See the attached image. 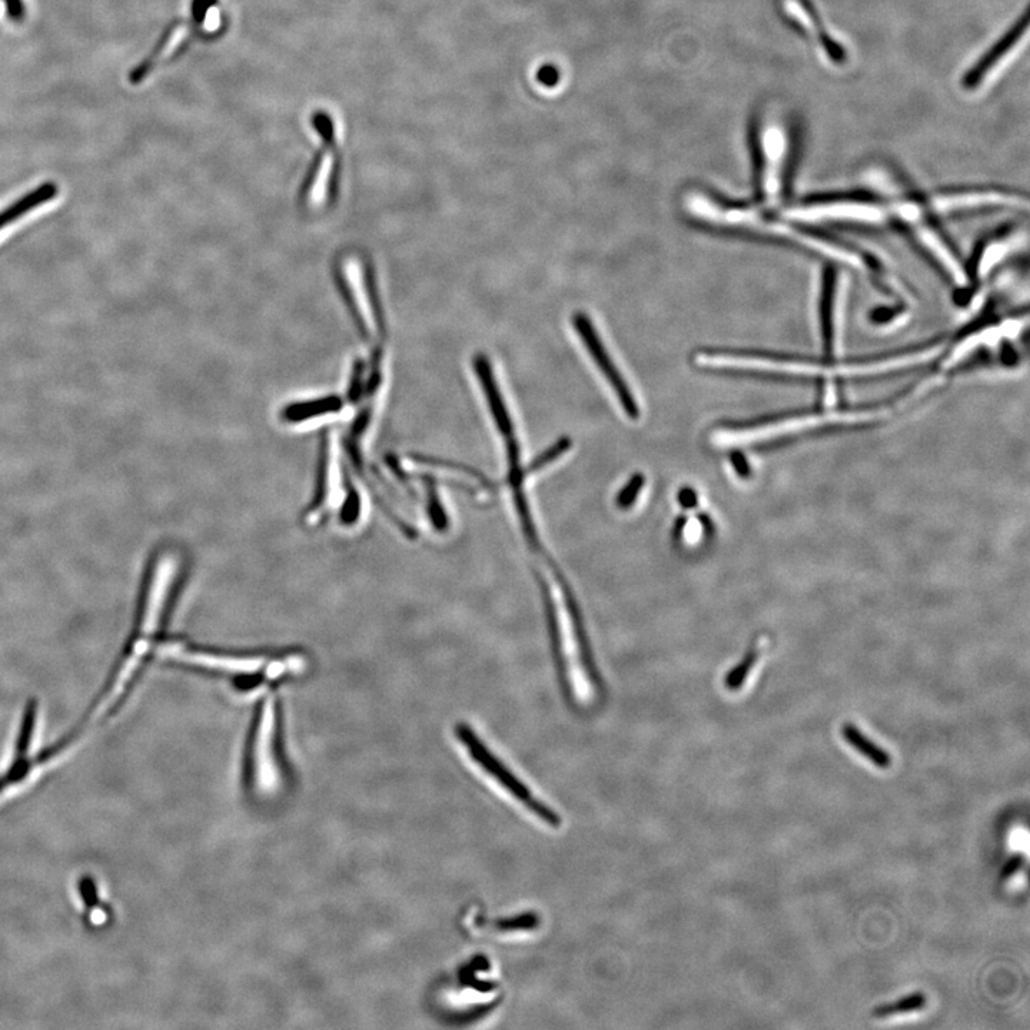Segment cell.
Wrapping results in <instances>:
<instances>
[{
    "mask_svg": "<svg viewBox=\"0 0 1030 1030\" xmlns=\"http://www.w3.org/2000/svg\"><path fill=\"white\" fill-rule=\"evenodd\" d=\"M1018 244V234H1005L989 239L976 255L975 265L969 275L975 279H985L1002 259L1008 257L1010 252L1018 247Z\"/></svg>",
    "mask_w": 1030,
    "mask_h": 1030,
    "instance_id": "cell-19",
    "label": "cell"
},
{
    "mask_svg": "<svg viewBox=\"0 0 1030 1030\" xmlns=\"http://www.w3.org/2000/svg\"><path fill=\"white\" fill-rule=\"evenodd\" d=\"M277 704L272 699L259 706L248 753V782L259 794L274 793L281 782L278 753Z\"/></svg>",
    "mask_w": 1030,
    "mask_h": 1030,
    "instance_id": "cell-9",
    "label": "cell"
},
{
    "mask_svg": "<svg viewBox=\"0 0 1030 1030\" xmlns=\"http://www.w3.org/2000/svg\"><path fill=\"white\" fill-rule=\"evenodd\" d=\"M694 212L701 222L710 227L734 229V231L753 232L787 242L793 247L806 249L812 254L826 258L855 271L863 272L880 282L882 287L897 297L909 299V292L900 284L892 272L883 267L882 262L872 255H867L852 245L843 244L835 238L817 234L803 228L800 222L784 217H773L769 212L757 206L739 204L723 196L707 192L703 194L700 204L694 206Z\"/></svg>",
    "mask_w": 1030,
    "mask_h": 1030,
    "instance_id": "cell-2",
    "label": "cell"
},
{
    "mask_svg": "<svg viewBox=\"0 0 1030 1030\" xmlns=\"http://www.w3.org/2000/svg\"><path fill=\"white\" fill-rule=\"evenodd\" d=\"M156 653L164 660L182 666L196 667L219 673L234 674L237 677L265 676L267 679H278L284 674L297 671L304 666V660L299 656L272 657L265 656H242V654L224 653L202 649V647L191 646L185 641L165 640L159 641Z\"/></svg>",
    "mask_w": 1030,
    "mask_h": 1030,
    "instance_id": "cell-6",
    "label": "cell"
},
{
    "mask_svg": "<svg viewBox=\"0 0 1030 1030\" xmlns=\"http://www.w3.org/2000/svg\"><path fill=\"white\" fill-rule=\"evenodd\" d=\"M36 721H38V703L31 701L26 706L25 714L22 717L18 742H16L15 760H13L8 772L0 776V793L6 787L25 780V777L31 772L33 763L29 762L28 752L31 749L33 736H35Z\"/></svg>",
    "mask_w": 1030,
    "mask_h": 1030,
    "instance_id": "cell-17",
    "label": "cell"
},
{
    "mask_svg": "<svg viewBox=\"0 0 1030 1030\" xmlns=\"http://www.w3.org/2000/svg\"><path fill=\"white\" fill-rule=\"evenodd\" d=\"M8 15L13 21H22L25 18V5L22 0H5Z\"/></svg>",
    "mask_w": 1030,
    "mask_h": 1030,
    "instance_id": "cell-32",
    "label": "cell"
},
{
    "mask_svg": "<svg viewBox=\"0 0 1030 1030\" xmlns=\"http://www.w3.org/2000/svg\"><path fill=\"white\" fill-rule=\"evenodd\" d=\"M1028 13L1013 25L1005 36L965 76L963 86L970 92L982 91L995 81L1010 62L1018 55L1019 49L1028 41Z\"/></svg>",
    "mask_w": 1030,
    "mask_h": 1030,
    "instance_id": "cell-12",
    "label": "cell"
},
{
    "mask_svg": "<svg viewBox=\"0 0 1030 1030\" xmlns=\"http://www.w3.org/2000/svg\"><path fill=\"white\" fill-rule=\"evenodd\" d=\"M643 485V475H634V477L631 478L630 483L627 484L626 487L623 488V491H621V494L618 495V507L623 508V510H627V508H630L631 505H633L634 501H636L637 495H639V491L641 490V488H643Z\"/></svg>",
    "mask_w": 1030,
    "mask_h": 1030,
    "instance_id": "cell-26",
    "label": "cell"
},
{
    "mask_svg": "<svg viewBox=\"0 0 1030 1030\" xmlns=\"http://www.w3.org/2000/svg\"><path fill=\"white\" fill-rule=\"evenodd\" d=\"M845 288L842 275L833 269L823 277L820 298V335L827 358H839L842 347V327L845 318Z\"/></svg>",
    "mask_w": 1030,
    "mask_h": 1030,
    "instance_id": "cell-13",
    "label": "cell"
},
{
    "mask_svg": "<svg viewBox=\"0 0 1030 1030\" xmlns=\"http://www.w3.org/2000/svg\"><path fill=\"white\" fill-rule=\"evenodd\" d=\"M1025 859L1026 857L1023 853H1015V855L1010 856L1008 862H1006L1005 865H1003L1002 870H1000V880H1002V882H1008L1009 879H1012V877L1022 869L1023 865H1025Z\"/></svg>",
    "mask_w": 1030,
    "mask_h": 1030,
    "instance_id": "cell-27",
    "label": "cell"
},
{
    "mask_svg": "<svg viewBox=\"0 0 1030 1030\" xmlns=\"http://www.w3.org/2000/svg\"><path fill=\"white\" fill-rule=\"evenodd\" d=\"M455 733H457L458 739L464 744L471 759L474 760L478 766L483 767V770L493 776L501 786H504L514 797H517L524 806L528 807L537 817L544 820L550 826H560L561 817L558 816L553 809L541 803V800L531 794L530 789L524 786L517 777L514 776L507 767L504 766L497 757L494 756L490 750L485 747V744L478 739L477 734L467 724L461 723L455 727Z\"/></svg>",
    "mask_w": 1030,
    "mask_h": 1030,
    "instance_id": "cell-10",
    "label": "cell"
},
{
    "mask_svg": "<svg viewBox=\"0 0 1030 1030\" xmlns=\"http://www.w3.org/2000/svg\"><path fill=\"white\" fill-rule=\"evenodd\" d=\"M570 447V438H561V440L558 441L557 444H554L553 447L548 448L546 453L541 454L540 457H538L537 460L530 465V473H536V471L541 470V468L547 467L548 464L554 463V461H556L558 457H561V455L566 454L567 451L570 450Z\"/></svg>",
    "mask_w": 1030,
    "mask_h": 1030,
    "instance_id": "cell-24",
    "label": "cell"
},
{
    "mask_svg": "<svg viewBox=\"0 0 1030 1030\" xmlns=\"http://www.w3.org/2000/svg\"><path fill=\"white\" fill-rule=\"evenodd\" d=\"M338 444L335 438H331L325 448L324 463H322L320 490L314 504L305 514V521L308 526H315L321 523L332 511L338 510L344 503L345 490L342 484V473L340 460H338Z\"/></svg>",
    "mask_w": 1030,
    "mask_h": 1030,
    "instance_id": "cell-15",
    "label": "cell"
},
{
    "mask_svg": "<svg viewBox=\"0 0 1030 1030\" xmlns=\"http://www.w3.org/2000/svg\"><path fill=\"white\" fill-rule=\"evenodd\" d=\"M948 341L927 342L919 347L866 360H840V358L794 357V355L766 354L757 351L700 350L694 354V364L701 368L717 371L747 372V374L772 375V377L796 378V380H857V378L879 377L927 364L945 354Z\"/></svg>",
    "mask_w": 1030,
    "mask_h": 1030,
    "instance_id": "cell-1",
    "label": "cell"
},
{
    "mask_svg": "<svg viewBox=\"0 0 1030 1030\" xmlns=\"http://www.w3.org/2000/svg\"><path fill=\"white\" fill-rule=\"evenodd\" d=\"M178 573V558L174 554H159L146 571L144 590L139 603L134 631L131 639L125 644L124 654L114 667L111 677L105 683L98 699L93 701L91 709L79 721V727L86 730L106 706V717L115 716L128 700L129 693L134 690L139 673L145 666L146 657L152 650L156 651V637L164 624L169 594Z\"/></svg>",
    "mask_w": 1030,
    "mask_h": 1030,
    "instance_id": "cell-3",
    "label": "cell"
},
{
    "mask_svg": "<svg viewBox=\"0 0 1030 1030\" xmlns=\"http://www.w3.org/2000/svg\"><path fill=\"white\" fill-rule=\"evenodd\" d=\"M929 208L938 214L976 211H1028V198L1002 188L946 189L930 196Z\"/></svg>",
    "mask_w": 1030,
    "mask_h": 1030,
    "instance_id": "cell-11",
    "label": "cell"
},
{
    "mask_svg": "<svg viewBox=\"0 0 1030 1030\" xmlns=\"http://www.w3.org/2000/svg\"><path fill=\"white\" fill-rule=\"evenodd\" d=\"M783 9L784 13L792 18L794 25L816 43L817 49L826 56L827 62L833 63V65L845 62V51H843L842 45L830 36L826 28H823L816 13L812 12V8L804 0H784Z\"/></svg>",
    "mask_w": 1030,
    "mask_h": 1030,
    "instance_id": "cell-16",
    "label": "cell"
},
{
    "mask_svg": "<svg viewBox=\"0 0 1030 1030\" xmlns=\"http://www.w3.org/2000/svg\"><path fill=\"white\" fill-rule=\"evenodd\" d=\"M784 217L800 224L845 222V224L886 225L892 221L885 202L863 195L820 196L807 199L784 211Z\"/></svg>",
    "mask_w": 1030,
    "mask_h": 1030,
    "instance_id": "cell-8",
    "label": "cell"
},
{
    "mask_svg": "<svg viewBox=\"0 0 1030 1030\" xmlns=\"http://www.w3.org/2000/svg\"><path fill=\"white\" fill-rule=\"evenodd\" d=\"M842 737L850 747H853L857 753L862 754L863 757H866L876 767H879V769H889L890 764H892L890 754L883 747L877 746L869 737H866L862 730L857 729L855 724H843Z\"/></svg>",
    "mask_w": 1030,
    "mask_h": 1030,
    "instance_id": "cell-20",
    "label": "cell"
},
{
    "mask_svg": "<svg viewBox=\"0 0 1030 1030\" xmlns=\"http://www.w3.org/2000/svg\"><path fill=\"white\" fill-rule=\"evenodd\" d=\"M730 463H732L734 470H736L739 477L749 478L750 475H752V468H750L746 457H744V454L740 453V451H733V453L730 454Z\"/></svg>",
    "mask_w": 1030,
    "mask_h": 1030,
    "instance_id": "cell-29",
    "label": "cell"
},
{
    "mask_svg": "<svg viewBox=\"0 0 1030 1030\" xmlns=\"http://www.w3.org/2000/svg\"><path fill=\"white\" fill-rule=\"evenodd\" d=\"M890 410L892 407L887 404L843 408L824 405L820 410L789 412L747 423L724 425L723 431L734 437H752L754 434H760L762 440L757 445H769L782 443L802 434L875 423L889 414Z\"/></svg>",
    "mask_w": 1030,
    "mask_h": 1030,
    "instance_id": "cell-5",
    "label": "cell"
},
{
    "mask_svg": "<svg viewBox=\"0 0 1030 1030\" xmlns=\"http://www.w3.org/2000/svg\"><path fill=\"white\" fill-rule=\"evenodd\" d=\"M475 372H477L478 380L483 384L485 398H487L488 405H490L491 414H493L495 423H497L498 430L503 434L505 440H511L514 437L513 423H511L510 414H508L507 407L501 395L500 388H498L497 381L494 378V372L491 370L490 361L483 354H478L474 360Z\"/></svg>",
    "mask_w": 1030,
    "mask_h": 1030,
    "instance_id": "cell-18",
    "label": "cell"
},
{
    "mask_svg": "<svg viewBox=\"0 0 1030 1030\" xmlns=\"http://www.w3.org/2000/svg\"><path fill=\"white\" fill-rule=\"evenodd\" d=\"M573 321L577 334L580 335L581 341L586 345L591 358L596 361L598 368H600L606 380L610 382L611 388L616 392L621 407L624 408V411H626L630 418L637 420L640 417V410L637 407L636 400H634L633 394H631L629 387H627L626 381L623 380V375L620 374L614 362L611 361L610 355H608L603 342L598 337L597 331L594 330L590 318L586 314L578 312V314L574 315Z\"/></svg>",
    "mask_w": 1030,
    "mask_h": 1030,
    "instance_id": "cell-14",
    "label": "cell"
},
{
    "mask_svg": "<svg viewBox=\"0 0 1030 1030\" xmlns=\"http://www.w3.org/2000/svg\"><path fill=\"white\" fill-rule=\"evenodd\" d=\"M540 923V917L534 915V913H526L513 919L501 920L497 923L498 930H504V932H514V930H528L534 929Z\"/></svg>",
    "mask_w": 1030,
    "mask_h": 1030,
    "instance_id": "cell-25",
    "label": "cell"
},
{
    "mask_svg": "<svg viewBox=\"0 0 1030 1030\" xmlns=\"http://www.w3.org/2000/svg\"><path fill=\"white\" fill-rule=\"evenodd\" d=\"M927 1003L926 995L923 992L910 993L905 998H900L896 1002L885 1003V1005L876 1006L873 1009L872 1015L877 1019L889 1018V1016L905 1015V1013L917 1012L925 1008Z\"/></svg>",
    "mask_w": 1030,
    "mask_h": 1030,
    "instance_id": "cell-21",
    "label": "cell"
},
{
    "mask_svg": "<svg viewBox=\"0 0 1030 1030\" xmlns=\"http://www.w3.org/2000/svg\"><path fill=\"white\" fill-rule=\"evenodd\" d=\"M754 186L763 204L773 208L780 204L790 166L789 136L780 126H767L763 132L759 122L752 125L750 134Z\"/></svg>",
    "mask_w": 1030,
    "mask_h": 1030,
    "instance_id": "cell-7",
    "label": "cell"
},
{
    "mask_svg": "<svg viewBox=\"0 0 1030 1030\" xmlns=\"http://www.w3.org/2000/svg\"><path fill=\"white\" fill-rule=\"evenodd\" d=\"M757 659H759V650H749V653L743 657V660L727 674L726 681H724L727 689L730 691L739 690L743 686L744 681L747 680V677H749L750 671H752Z\"/></svg>",
    "mask_w": 1030,
    "mask_h": 1030,
    "instance_id": "cell-22",
    "label": "cell"
},
{
    "mask_svg": "<svg viewBox=\"0 0 1030 1030\" xmlns=\"http://www.w3.org/2000/svg\"><path fill=\"white\" fill-rule=\"evenodd\" d=\"M538 82L543 83L546 86H556L558 79H560V72L557 71L556 66L544 65L537 73Z\"/></svg>",
    "mask_w": 1030,
    "mask_h": 1030,
    "instance_id": "cell-30",
    "label": "cell"
},
{
    "mask_svg": "<svg viewBox=\"0 0 1030 1030\" xmlns=\"http://www.w3.org/2000/svg\"><path fill=\"white\" fill-rule=\"evenodd\" d=\"M869 179L885 192V204L892 221L895 219L909 232L910 237L915 239L949 281L960 289L968 288L972 282L968 268L930 217L929 206L900 184L895 176L887 174L885 169L872 171Z\"/></svg>",
    "mask_w": 1030,
    "mask_h": 1030,
    "instance_id": "cell-4",
    "label": "cell"
},
{
    "mask_svg": "<svg viewBox=\"0 0 1030 1030\" xmlns=\"http://www.w3.org/2000/svg\"><path fill=\"white\" fill-rule=\"evenodd\" d=\"M679 501L681 507L691 510V508L697 507V504H699V497H697L696 491H694L693 488L686 487L681 488Z\"/></svg>",
    "mask_w": 1030,
    "mask_h": 1030,
    "instance_id": "cell-31",
    "label": "cell"
},
{
    "mask_svg": "<svg viewBox=\"0 0 1030 1030\" xmlns=\"http://www.w3.org/2000/svg\"><path fill=\"white\" fill-rule=\"evenodd\" d=\"M341 507L344 508L341 515L342 523L352 526L361 518L364 501H362L361 495L357 490H351L345 495V500Z\"/></svg>",
    "mask_w": 1030,
    "mask_h": 1030,
    "instance_id": "cell-23",
    "label": "cell"
},
{
    "mask_svg": "<svg viewBox=\"0 0 1030 1030\" xmlns=\"http://www.w3.org/2000/svg\"><path fill=\"white\" fill-rule=\"evenodd\" d=\"M81 887V893L83 902H85L88 909H95L99 905L98 892H96L95 883L89 877H83L82 882L79 883Z\"/></svg>",
    "mask_w": 1030,
    "mask_h": 1030,
    "instance_id": "cell-28",
    "label": "cell"
}]
</instances>
